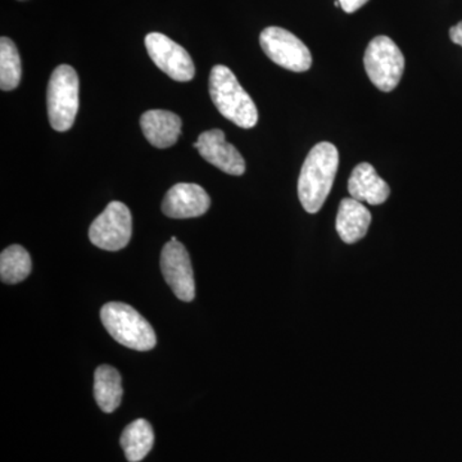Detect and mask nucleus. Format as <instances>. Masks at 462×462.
Segmentation results:
<instances>
[{"label":"nucleus","instance_id":"obj_1","mask_svg":"<svg viewBox=\"0 0 462 462\" xmlns=\"http://www.w3.org/2000/svg\"><path fill=\"white\" fill-rule=\"evenodd\" d=\"M339 166L336 145L321 142L310 151L298 179V199L309 214H316L329 197Z\"/></svg>","mask_w":462,"mask_h":462},{"label":"nucleus","instance_id":"obj_3","mask_svg":"<svg viewBox=\"0 0 462 462\" xmlns=\"http://www.w3.org/2000/svg\"><path fill=\"white\" fill-rule=\"evenodd\" d=\"M100 319L116 342L135 351H151L157 337L151 324L126 303L109 302L102 307Z\"/></svg>","mask_w":462,"mask_h":462},{"label":"nucleus","instance_id":"obj_20","mask_svg":"<svg viewBox=\"0 0 462 462\" xmlns=\"http://www.w3.org/2000/svg\"><path fill=\"white\" fill-rule=\"evenodd\" d=\"M449 38H451L452 42L462 47V21L449 29Z\"/></svg>","mask_w":462,"mask_h":462},{"label":"nucleus","instance_id":"obj_4","mask_svg":"<svg viewBox=\"0 0 462 462\" xmlns=\"http://www.w3.org/2000/svg\"><path fill=\"white\" fill-rule=\"evenodd\" d=\"M48 116L56 132L71 129L79 111V76L74 67L60 65L48 84Z\"/></svg>","mask_w":462,"mask_h":462},{"label":"nucleus","instance_id":"obj_8","mask_svg":"<svg viewBox=\"0 0 462 462\" xmlns=\"http://www.w3.org/2000/svg\"><path fill=\"white\" fill-rule=\"evenodd\" d=\"M145 47L158 69L175 81L187 83L196 75V67L187 51L161 32L145 36Z\"/></svg>","mask_w":462,"mask_h":462},{"label":"nucleus","instance_id":"obj_14","mask_svg":"<svg viewBox=\"0 0 462 462\" xmlns=\"http://www.w3.org/2000/svg\"><path fill=\"white\" fill-rule=\"evenodd\" d=\"M372 224L369 209L354 199H346L340 202L337 216V231L340 239L346 245H354L364 238Z\"/></svg>","mask_w":462,"mask_h":462},{"label":"nucleus","instance_id":"obj_7","mask_svg":"<svg viewBox=\"0 0 462 462\" xmlns=\"http://www.w3.org/2000/svg\"><path fill=\"white\" fill-rule=\"evenodd\" d=\"M133 233L132 212L121 202H111L93 221L90 242L105 251H120L129 245Z\"/></svg>","mask_w":462,"mask_h":462},{"label":"nucleus","instance_id":"obj_2","mask_svg":"<svg viewBox=\"0 0 462 462\" xmlns=\"http://www.w3.org/2000/svg\"><path fill=\"white\" fill-rule=\"evenodd\" d=\"M209 96L217 111L225 118L242 127L256 126L258 111L254 99L243 89L229 67L217 65L209 75Z\"/></svg>","mask_w":462,"mask_h":462},{"label":"nucleus","instance_id":"obj_18","mask_svg":"<svg viewBox=\"0 0 462 462\" xmlns=\"http://www.w3.org/2000/svg\"><path fill=\"white\" fill-rule=\"evenodd\" d=\"M23 78V66L16 44L9 38L0 39V88L3 91L16 89Z\"/></svg>","mask_w":462,"mask_h":462},{"label":"nucleus","instance_id":"obj_9","mask_svg":"<svg viewBox=\"0 0 462 462\" xmlns=\"http://www.w3.org/2000/svg\"><path fill=\"white\" fill-rule=\"evenodd\" d=\"M161 270L163 278L175 296L184 302H191L196 297L193 267L187 248L172 236L166 243L161 254Z\"/></svg>","mask_w":462,"mask_h":462},{"label":"nucleus","instance_id":"obj_5","mask_svg":"<svg viewBox=\"0 0 462 462\" xmlns=\"http://www.w3.org/2000/svg\"><path fill=\"white\" fill-rule=\"evenodd\" d=\"M364 65L370 81L379 90L389 93L396 89L402 79L404 57L391 38L376 36L367 45Z\"/></svg>","mask_w":462,"mask_h":462},{"label":"nucleus","instance_id":"obj_17","mask_svg":"<svg viewBox=\"0 0 462 462\" xmlns=\"http://www.w3.org/2000/svg\"><path fill=\"white\" fill-rule=\"evenodd\" d=\"M32 269L29 252L21 245L5 248L0 256V279L5 284H17L25 281Z\"/></svg>","mask_w":462,"mask_h":462},{"label":"nucleus","instance_id":"obj_15","mask_svg":"<svg viewBox=\"0 0 462 462\" xmlns=\"http://www.w3.org/2000/svg\"><path fill=\"white\" fill-rule=\"evenodd\" d=\"M121 375L115 367L102 365L94 374V396L103 412L111 413L120 407L123 400Z\"/></svg>","mask_w":462,"mask_h":462},{"label":"nucleus","instance_id":"obj_13","mask_svg":"<svg viewBox=\"0 0 462 462\" xmlns=\"http://www.w3.org/2000/svg\"><path fill=\"white\" fill-rule=\"evenodd\" d=\"M141 127L147 141L156 148L172 147L181 134V118L163 109H152L143 114Z\"/></svg>","mask_w":462,"mask_h":462},{"label":"nucleus","instance_id":"obj_19","mask_svg":"<svg viewBox=\"0 0 462 462\" xmlns=\"http://www.w3.org/2000/svg\"><path fill=\"white\" fill-rule=\"evenodd\" d=\"M338 2L340 3V8H342L346 14H354V12L364 7L369 0H338Z\"/></svg>","mask_w":462,"mask_h":462},{"label":"nucleus","instance_id":"obj_6","mask_svg":"<svg viewBox=\"0 0 462 462\" xmlns=\"http://www.w3.org/2000/svg\"><path fill=\"white\" fill-rule=\"evenodd\" d=\"M261 48L276 65L289 71L305 72L312 66L311 51L294 33L282 27H267L260 35Z\"/></svg>","mask_w":462,"mask_h":462},{"label":"nucleus","instance_id":"obj_16","mask_svg":"<svg viewBox=\"0 0 462 462\" xmlns=\"http://www.w3.org/2000/svg\"><path fill=\"white\" fill-rule=\"evenodd\" d=\"M153 445V428L144 419H138L127 425L121 436V447L130 462H139L147 457Z\"/></svg>","mask_w":462,"mask_h":462},{"label":"nucleus","instance_id":"obj_10","mask_svg":"<svg viewBox=\"0 0 462 462\" xmlns=\"http://www.w3.org/2000/svg\"><path fill=\"white\" fill-rule=\"evenodd\" d=\"M200 156L229 175L240 176L245 172V158L238 149L226 142L223 130L214 129L200 134L199 141L194 143Z\"/></svg>","mask_w":462,"mask_h":462},{"label":"nucleus","instance_id":"obj_21","mask_svg":"<svg viewBox=\"0 0 462 462\" xmlns=\"http://www.w3.org/2000/svg\"><path fill=\"white\" fill-rule=\"evenodd\" d=\"M20 2H26V0H20Z\"/></svg>","mask_w":462,"mask_h":462},{"label":"nucleus","instance_id":"obj_11","mask_svg":"<svg viewBox=\"0 0 462 462\" xmlns=\"http://www.w3.org/2000/svg\"><path fill=\"white\" fill-rule=\"evenodd\" d=\"M209 206L211 199L200 185L179 182L167 191L162 212L167 217L193 218L205 215Z\"/></svg>","mask_w":462,"mask_h":462},{"label":"nucleus","instance_id":"obj_12","mask_svg":"<svg viewBox=\"0 0 462 462\" xmlns=\"http://www.w3.org/2000/svg\"><path fill=\"white\" fill-rule=\"evenodd\" d=\"M348 191L352 199L372 206L387 202L391 189L370 163L356 166L348 180Z\"/></svg>","mask_w":462,"mask_h":462}]
</instances>
